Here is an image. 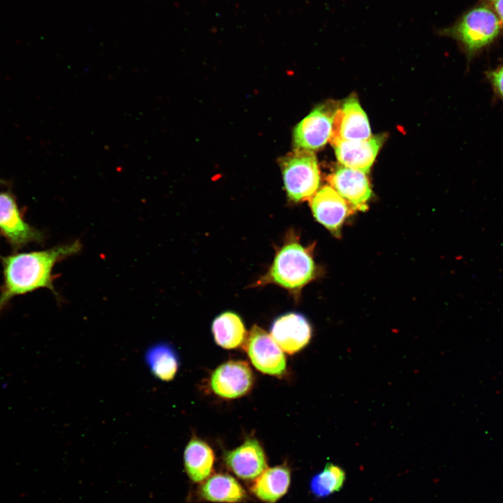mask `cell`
Wrapping results in <instances>:
<instances>
[{
    "mask_svg": "<svg viewBox=\"0 0 503 503\" xmlns=\"http://www.w3.org/2000/svg\"><path fill=\"white\" fill-rule=\"evenodd\" d=\"M487 3L495 13L503 24V0H481Z\"/></svg>",
    "mask_w": 503,
    "mask_h": 503,
    "instance_id": "7402d4cb",
    "label": "cell"
},
{
    "mask_svg": "<svg viewBox=\"0 0 503 503\" xmlns=\"http://www.w3.org/2000/svg\"><path fill=\"white\" fill-rule=\"evenodd\" d=\"M383 136L363 140H340L333 144L337 160L345 167L368 173L384 142Z\"/></svg>",
    "mask_w": 503,
    "mask_h": 503,
    "instance_id": "5bb4252c",
    "label": "cell"
},
{
    "mask_svg": "<svg viewBox=\"0 0 503 503\" xmlns=\"http://www.w3.org/2000/svg\"><path fill=\"white\" fill-rule=\"evenodd\" d=\"M0 232L15 249L33 241H41L42 234L25 222L14 197L0 193Z\"/></svg>",
    "mask_w": 503,
    "mask_h": 503,
    "instance_id": "9c48e42d",
    "label": "cell"
},
{
    "mask_svg": "<svg viewBox=\"0 0 503 503\" xmlns=\"http://www.w3.org/2000/svg\"><path fill=\"white\" fill-rule=\"evenodd\" d=\"M334 112L326 106L314 108L296 126L293 141L297 149L314 150L330 140Z\"/></svg>",
    "mask_w": 503,
    "mask_h": 503,
    "instance_id": "ba28073f",
    "label": "cell"
},
{
    "mask_svg": "<svg viewBox=\"0 0 503 503\" xmlns=\"http://www.w3.org/2000/svg\"><path fill=\"white\" fill-rule=\"evenodd\" d=\"M502 29L503 24L493 10L481 1L465 10L453 24L438 33L455 40L471 58L493 43Z\"/></svg>",
    "mask_w": 503,
    "mask_h": 503,
    "instance_id": "7a4b0ae2",
    "label": "cell"
},
{
    "mask_svg": "<svg viewBox=\"0 0 503 503\" xmlns=\"http://www.w3.org/2000/svg\"><path fill=\"white\" fill-rule=\"evenodd\" d=\"M346 479L345 472L339 466L327 463L323 469L311 479L309 488L317 497H325L339 491Z\"/></svg>",
    "mask_w": 503,
    "mask_h": 503,
    "instance_id": "ffe728a7",
    "label": "cell"
},
{
    "mask_svg": "<svg viewBox=\"0 0 503 503\" xmlns=\"http://www.w3.org/2000/svg\"><path fill=\"white\" fill-rule=\"evenodd\" d=\"M242 347L253 365L260 372L274 376L286 370V358L279 345L266 331L254 325Z\"/></svg>",
    "mask_w": 503,
    "mask_h": 503,
    "instance_id": "5b68a950",
    "label": "cell"
},
{
    "mask_svg": "<svg viewBox=\"0 0 503 503\" xmlns=\"http://www.w3.org/2000/svg\"><path fill=\"white\" fill-rule=\"evenodd\" d=\"M254 374L248 363L243 360H228L212 372L210 386L217 395L233 399L246 395L254 384Z\"/></svg>",
    "mask_w": 503,
    "mask_h": 503,
    "instance_id": "8992f818",
    "label": "cell"
},
{
    "mask_svg": "<svg viewBox=\"0 0 503 503\" xmlns=\"http://www.w3.org/2000/svg\"><path fill=\"white\" fill-rule=\"evenodd\" d=\"M315 219L335 235H339L350 205L331 187H323L309 199Z\"/></svg>",
    "mask_w": 503,
    "mask_h": 503,
    "instance_id": "7c38bea8",
    "label": "cell"
},
{
    "mask_svg": "<svg viewBox=\"0 0 503 503\" xmlns=\"http://www.w3.org/2000/svg\"><path fill=\"white\" fill-rule=\"evenodd\" d=\"M145 360L152 374L166 382L175 378L180 363L177 351L166 342L150 346L145 352Z\"/></svg>",
    "mask_w": 503,
    "mask_h": 503,
    "instance_id": "ac0fdd59",
    "label": "cell"
},
{
    "mask_svg": "<svg viewBox=\"0 0 503 503\" xmlns=\"http://www.w3.org/2000/svg\"><path fill=\"white\" fill-rule=\"evenodd\" d=\"M224 462L231 472L244 481L257 479L267 468L263 449L254 438H248L238 447L226 451Z\"/></svg>",
    "mask_w": 503,
    "mask_h": 503,
    "instance_id": "30bf717a",
    "label": "cell"
},
{
    "mask_svg": "<svg viewBox=\"0 0 503 503\" xmlns=\"http://www.w3.org/2000/svg\"><path fill=\"white\" fill-rule=\"evenodd\" d=\"M196 495L201 500L216 503H238L247 497L241 484L224 473L214 474L201 482Z\"/></svg>",
    "mask_w": 503,
    "mask_h": 503,
    "instance_id": "9a60e30c",
    "label": "cell"
},
{
    "mask_svg": "<svg viewBox=\"0 0 503 503\" xmlns=\"http://www.w3.org/2000/svg\"><path fill=\"white\" fill-rule=\"evenodd\" d=\"M212 331L216 343L224 349L243 345L247 334L242 319L233 312H224L213 321Z\"/></svg>",
    "mask_w": 503,
    "mask_h": 503,
    "instance_id": "d6986e66",
    "label": "cell"
},
{
    "mask_svg": "<svg viewBox=\"0 0 503 503\" xmlns=\"http://www.w3.org/2000/svg\"><path fill=\"white\" fill-rule=\"evenodd\" d=\"M315 270L307 248L296 240H290L279 249L268 272L256 284H275L296 292L314 278Z\"/></svg>",
    "mask_w": 503,
    "mask_h": 503,
    "instance_id": "3957f363",
    "label": "cell"
},
{
    "mask_svg": "<svg viewBox=\"0 0 503 503\" xmlns=\"http://www.w3.org/2000/svg\"><path fill=\"white\" fill-rule=\"evenodd\" d=\"M487 78L497 96L503 100V66L488 72Z\"/></svg>",
    "mask_w": 503,
    "mask_h": 503,
    "instance_id": "44dd1931",
    "label": "cell"
},
{
    "mask_svg": "<svg viewBox=\"0 0 503 503\" xmlns=\"http://www.w3.org/2000/svg\"><path fill=\"white\" fill-rule=\"evenodd\" d=\"M280 167L285 190L291 201H305L316 194L320 173L312 152L297 149L281 159Z\"/></svg>",
    "mask_w": 503,
    "mask_h": 503,
    "instance_id": "277c9868",
    "label": "cell"
},
{
    "mask_svg": "<svg viewBox=\"0 0 503 503\" xmlns=\"http://www.w3.org/2000/svg\"><path fill=\"white\" fill-rule=\"evenodd\" d=\"M334 189L352 208L365 210L372 190L365 173L345 166L339 167L328 177Z\"/></svg>",
    "mask_w": 503,
    "mask_h": 503,
    "instance_id": "4fadbf2b",
    "label": "cell"
},
{
    "mask_svg": "<svg viewBox=\"0 0 503 503\" xmlns=\"http://www.w3.org/2000/svg\"><path fill=\"white\" fill-rule=\"evenodd\" d=\"M270 335L282 351L293 354L303 349L312 337V327L305 316L288 312L272 323Z\"/></svg>",
    "mask_w": 503,
    "mask_h": 503,
    "instance_id": "8fae6325",
    "label": "cell"
},
{
    "mask_svg": "<svg viewBox=\"0 0 503 503\" xmlns=\"http://www.w3.org/2000/svg\"><path fill=\"white\" fill-rule=\"evenodd\" d=\"M290 483V469L282 465L266 468L256 479L250 490L262 502L275 503L287 493Z\"/></svg>",
    "mask_w": 503,
    "mask_h": 503,
    "instance_id": "e0dca14e",
    "label": "cell"
},
{
    "mask_svg": "<svg viewBox=\"0 0 503 503\" xmlns=\"http://www.w3.org/2000/svg\"><path fill=\"white\" fill-rule=\"evenodd\" d=\"M184 472L193 483H201L212 472L214 455L212 448L203 440L193 437L184 451Z\"/></svg>",
    "mask_w": 503,
    "mask_h": 503,
    "instance_id": "2e32d148",
    "label": "cell"
},
{
    "mask_svg": "<svg viewBox=\"0 0 503 503\" xmlns=\"http://www.w3.org/2000/svg\"><path fill=\"white\" fill-rule=\"evenodd\" d=\"M81 249L79 241L52 249L1 256L3 268V284L0 293V312L15 296L40 288L54 293L53 276L54 264L77 254Z\"/></svg>",
    "mask_w": 503,
    "mask_h": 503,
    "instance_id": "6da1fadb",
    "label": "cell"
},
{
    "mask_svg": "<svg viewBox=\"0 0 503 503\" xmlns=\"http://www.w3.org/2000/svg\"><path fill=\"white\" fill-rule=\"evenodd\" d=\"M372 137L367 117L358 100L351 96L335 111L330 142L363 140Z\"/></svg>",
    "mask_w": 503,
    "mask_h": 503,
    "instance_id": "52a82bcc",
    "label": "cell"
}]
</instances>
